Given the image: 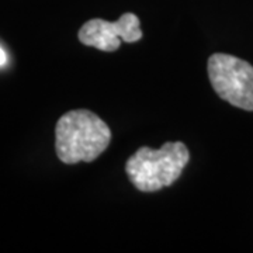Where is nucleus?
Masks as SVG:
<instances>
[{"label":"nucleus","mask_w":253,"mask_h":253,"mask_svg":"<svg viewBox=\"0 0 253 253\" xmlns=\"http://www.w3.org/2000/svg\"><path fill=\"white\" fill-rule=\"evenodd\" d=\"M110 141L109 126L89 110L68 111L55 126V151L66 165L96 161Z\"/></svg>","instance_id":"obj_1"},{"label":"nucleus","mask_w":253,"mask_h":253,"mask_svg":"<svg viewBox=\"0 0 253 253\" xmlns=\"http://www.w3.org/2000/svg\"><path fill=\"white\" fill-rule=\"evenodd\" d=\"M190 161L183 142H166L159 149L142 146L126 163L129 181L142 193H154L172 186Z\"/></svg>","instance_id":"obj_2"},{"label":"nucleus","mask_w":253,"mask_h":253,"mask_svg":"<svg viewBox=\"0 0 253 253\" xmlns=\"http://www.w3.org/2000/svg\"><path fill=\"white\" fill-rule=\"evenodd\" d=\"M212 89L222 100L238 109L253 111V66L241 58L214 54L207 63Z\"/></svg>","instance_id":"obj_3"},{"label":"nucleus","mask_w":253,"mask_h":253,"mask_svg":"<svg viewBox=\"0 0 253 253\" xmlns=\"http://www.w3.org/2000/svg\"><path fill=\"white\" fill-rule=\"evenodd\" d=\"M78 38L83 45L93 46L104 52H114L124 42L132 44L142 38L139 18L134 13H124L117 21L93 18L83 24Z\"/></svg>","instance_id":"obj_4"},{"label":"nucleus","mask_w":253,"mask_h":253,"mask_svg":"<svg viewBox=\"0 0 253 253\" xmlns=\"http://www.w3.org/2000/svg\"><path fill=\"white\" fill-rule=\"evenodd\" d=\"M7 61V56H6V52L3 51V48L0 46V66H3Z\"/></svg>","instance_id":"obj_5"}]
</instances>
